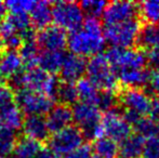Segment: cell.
Listing matches in <instances>:
<instances>
[{
  "mask_svg": "<svg viewBox=\"0 0 159 158\" xmlns=\"http://www.w3.org/2000/svg\"><path fill=\"white\" fill-rule=\"evenodd\" d=\"M104 28L98 20L88 19L79 28L71 32L67 38V47L70 53L81 57L94 56L105 47Z\"/></svg>",
  "mask_w": 159,
  "mask_h": 158,
  "instance_id": "6da1fadb",
  "label": "cell"
},
{
  "mask_svg": "<svg viewBox=\"0 0 159 158\" xmlns=\"http://www.w3.org/2000/svg\"><path fill=\"white\" fill-rule=\"evenodd\" d=\"M87 78L100 91H111L117 88L118 77L106 55L98 54L87 62Z\"/></svg>",
  "mask_w": 159,
  "mask_h": 158,
  "instance_id": "7a4b0ae2",
  "label": "cell"
},
{
  "mask_svg": "<svg viewBox=\"0 0 159 158\" xmlns=\"http://www.w3.org/2000/svg\"><path fill=\"white\" fill-rule=\"evenodd\" d=\"M73 121L76 127L89 139L101 137V121L102 115L98 106L91 103L77 102L71 108Z\"/></svg>",
  "mask_w": 159,
  "mask_h": 158,
  "instance_id": "3957f363",
  "label": "cell"
},
{
  "mask_svg": "<svg viewBox=\"0 0 159 158\" xmlns=\"http://www.w3.org/2000/svg\"><path fill=\"white\" fill-rule=\"evenodd\" d=\"M59 86L60 81L54 75L48 74L38 66L22 70V89L40 92L54 101Z\"/></svg>",
  "mask_w": 159,
  "mask_h": 158,
  "instance_id": "277c9868",
  "label": "cell"
},
{
  "mask_svg": "<svg viewBox=\"0 0 159 158\" xmlns=\"http://www.w3.org/2000/svg\"><path fill=\"white\" fill-rule=\"evenodd\" d=\"M84 135L77 127L70 126L66 129L55 132L49 138V150L52 151L57 157H67L84 146Z\"/></svg>",
  "mask_w": 159,
  "mask_h": 158,
  "instance_id": "5b68a950",
  "label": "cell"
},
{
  "mask_svg": "<svg viewBox=\"0 0 159 158\" xmlns=\"http://www.w3.org/2000/svg\"><path fill=\"white\" fill-rule=\"evenodd\" d=\"M140 30V22L136 19L124 23L105 25L104 36L105 40L114 48L127 49L138 41Z\"/></svg>",
  "mask_w": 159,
  "mask_h": 158,
  "instance_id": "8992f818",
  "label": "cell"
},
{
  "mask_svg": "<svg viewBox=\"0 0 159 158\" xmlns=\"http://www.w3.org/2000/svg\"><path fill=\"white\" fill-rule=\"evenodd\" d=\"M107 60L115 70L116 74L132 70L146 68L147 60L144 52L131 48H114L111 47L106 54Z\"/></svg>",
  "mask_w": 159,
  "mask_h": 158,
  "instance_id": "52a82bcc",
  "label": "cell"
},
{
  "mask_svg": "<svg viewBox=\"0 0 159 158\" xmlns=\"http://www.w3.org/2000/svg\"><path fill=\"white\" fill-rule=\"evenodd\" d=\"M52 16L60 28L74 32L84 24V14L80 3L75 1H57L52 4Z\"/></svg>",
  "mask_w": 159,
  "mask_h": 158,
  "instance_id": "ba28073f",
  "label": "cell"
},
{
  "mask_svg": "<svg viewBox=\"0 0 159 158\" xmlns=\"http://www.w3.org/2000/svg\"><path fill=\"white\" fill-rule=\"evenodd\" d=\"M14 102L26 116H43L53 107V100L40 92L22 89L14 93Z\"/></svg>",
  "mask_w": 159,
  "mask_h": 158,
  "instance_id": "9c48e42d",
  "label": "cell"
},
{
  "mask_svg": "<svg viewBox=\"0 0 159 158\" xmlns=\"http://www.w3.org/2000/svg\"><path fill=\"white\" fill-rule=\"evenodd\" d=\"M120 102L126 112L140 117H149L155 99L141 88H128L120 95Z\"/></svg>",
  "mask_w": 159,
  "mask_h": 158,
  "instance_id": "30bf717a",
  "label": "cell"
},
{
  "mask_svg": "<svg viewBox=\"0 0 159 158\" xmlns=\"http://www.w3.org/2000/svg\"><path fill=\"white\" fill-rule=\"evenodd\" d=\"M131 124L125 116L116 111H111L102 117L101 121V137H106L116 143H121L131 135Z\"/></svg>",
  "mask_w": 159,
  "mask_h": 158,
  "instance_id": "8fae6325",
  "label": "cell"
},
{
  "mask_svg": "<svg viewBox=\"0 0 159 158\" xmlns=\"http://www.w3.org/2000/svg\"><path fill=\"white\" fill-rule=\"evenodd\" d=\"M139 7L132 1H114L107 4L103 20L105 25L124 23V22L136 20L139 15Z\"/></svg>",
  "mask_w": 159,
  "mask_h": 158,
  "instance_id": "7c38bea8",
  "label": "cell"
},
{
  "mask_svg": "<svg viewBox=\"0 0 159 158\" xmlns=\"http://www.w3.org/2000/svg\"><path fill=\"white\" fill-rule=\"evenodd\" d=\"M66 32L57 25H50L36 34V43L42 51H63L67 46Z\"/></svg>",
  "mask_w": 159,
  "mask_h": 158,
  "instance_id": "4fadbf2b",
  "label": "cell"
},
{
  "mask_svg": "<svg viewBox=\"0 0 159 158\" xmlns=\"http://www.w3.org/2000/svg\"><path fill=\"white\" fill-rule=\"evenodd\" d=\"M87 70V61L84 57L68 53L65 54L63 64L60 70V76L63 82L75 84L78 80L84 78Z\"/></svg>",
  "mask_w": 159,
  "mask_h": 158,
  "instance_id": "5bb4252c",
  "label": "cell"
},
{
  "mask_svg": "<svg viewBox=\"0 0 159 158\" xmlns=\"http://www.w3.org/2000/svg\"><path fill=\"white\" fill-rule=\"evenodd\" d=\"M46 122L50 133H55L71 126L73 113L71 108L64 104L53 105L46 117Z\"/></svg>",
  "mask_w": 159,
  "mask_h": 158,
  "instance_id": "9a60e30c",
  "label": "cell"
},
{
  "mask_svg": "<svg viewBox=\"0 0 159 158\" xmlns=\"http://www.w3.org/2000/svg\"><path fill=\"white\" fill-rule=\"evenodd\" d=\"M24 137L42 143L50 138V131L47 126L46 118L43 116H25L24 117L23 126H22Z\"/></svg>",
  "mask_w": 159,
  "mask_h": 158,
  "instance_id": "2e32d148",
  "label": "cell"
},
{
  "mask_svg": "<svg viewBox=\"0 0 159 158\" xmlns=\"http://www.w3.org/2000/svg\"><path fill=\"white\" fill-rule=\"evenodd\" d=\"M23 61L17 51L4 50L0 54V80L10 79L14 75L22 72Z\"/></svg>",
  "mask_w": 159,
  "mask_h": 158,
  "instance_id": "e0dca14e",
  "label": "cell"
},
{
  "mask_svg": "<svg viewBox=\"0 0 159 158\" xmlns=\"http://www.w3.org/2000/svg\"><path fill=\"white\" fill-rule=\"evenodd\" d=\"M30 19L33 28L43 29L50 26L53 21L52 3L48 1H35L32 10L30 11Z\"/></svg>",
  "mask_w": 159,
  "mask_h": 158,
  "instance_id": "ac0fdd59",
  "label": "cell"
},
{
  "mask_svg": "<svg viewBox=\"0 0 159 158\" xmlns=\"http://www.w3.org/2000/svg\"><path fill=\"white\" fill-rule=\"evenodd\" d=\"M24 117V114L14 101L0 105V126L17 131L22 129Z\"/></svg>",
  "mask_w": 159,
  "mask_h": 158,
  "instance_id": "d6986e66",
  "label": "cell"
},
{
  "mask_svg": "<svg viewBox=\"0 0 159 158\" xmlns=\"http://www.w3.org/2000/svg\"><path fill=\"white\" fill-rule=\"evenodd\" d=\"M65 57L63 51H41L38 56V67L50 75L60 73Z\"/></svg>",
  "mask_w": 159,
  "mask_h": 158,
  "instance_id": "ffe728a7",
  "label": "cell"
},
{
  "mask_svg": "<svg viewBox=\"0 0 159 158\" xmlns=\"http://www.w3.org/2000/svg\"><path fill=\"white\" fill-rule=\"evenodd\" d=\"M136 42L146 51L159 50V23H147L141 27Z\"/></svg>",
  "mask_w": 159,
  "mask_h": 158,
  "instance_id": "44dd1931",
  "label": "cell"
},
{
  "mask_svg": "<svg viewBox=\"0 0 159 158\" xmlns=\"http://www.w3.org/2000/svg\"><path fill=\"white\" fill-rule=\"evenodd\" d=\"M145 139L139 134H131L120 143L119 151L121 158H140L143 156Z\"/></svg>",
  "mask_w": 159,
  "mask_h": 158,
  "instance_id": "7402d4cb",
  "label": "cell"
},
{
  "mask_svg": "<svg viewBox=\"0 0 159 158\" xmlns=\"http://www.w3.org/2000/svg\"><path fill=\"white\" fill-rule=\"evenodd\" d=\"M42 148V144L27 137L19 138L13 150V158H34Z\"/></svg>",
  "mask_w": 159,
  "mask_h": 158,
  "instance_id": "603a6c76",
  "label": "cell"
},
{
  "mask_svg": "<svg viewBox=\"0 0 159 158\" xmlns=\"http://www.w3.org/2000/svg\"><path fill=\"white\" fill-rule=\"evenodd\" d=\"M149 72L146 68L132 70L117 74L118 81H120L125 87L128 88H141L147 84Z\"/></svg>",
  "mask_w": 159,
  "mask_h": 158,
  "instance_id": "cb8c5ba5",
  "label": "cell"
},
{
  "mask_svg": "<svg viewBox=\"0 0 159 158\" xmlns=\"http://www.w3.org/2000/svg\"><path fill=\"white\" fill-rule=\"evenodd\" d=\"M93 152L100 158H116L118 154L117 143L106 137H98L93 142Z\"/></svg>",
  "mask_w": 159,
  "mask_h": 158,
  "instance_id": "d4e9b609",
  "label": "cell"
},
{
  "mask_svg": "<svg viewBox=\"0 0 159 158\" xmlns=\"http://www.w3.org/2000/svg\"><path fill=\"white\" fill-rule=\"evenodd\" d=\"M76 89H77L78 99L80 102L84 103H91L94 104L98 100L100 90L90 81L88 78H81L76 82Z\"/></svg>",
  "mask_w": 159,
  "mask_h": 158,
  "instance_id": "484cf974",
  "label": "cell"
},
{
  "mask_svg": "<svg viewBox=\"0 0 159 158\" xmlns=\"http://www.w3.org/2000/svg\"><path fill=\"white\" fill-rule=\"evenodd\" d=\"M17 140L16 131L0 126V157L8 158L11 156Z\"/></svg>",
  "mask_w": 159,
  "mask_h": 158,
  "instance_id": "4316f807",
  "label": "cell"
},
{
  "mask_svg": "<svg viewBox=\"0 0 159 158\" xmlns=\"http://www.w3.org/2000/svg\"><path fill=\"white\" fill-rule=\"evenodd\" d=\"M38 50H39V48H38L37 43H36V39L24 41L23 46L20 49L19 53L21 55L22 61H23V65L26 70L37 67L38 56H39Z\"/></svg>",
  "mask_w": 159,
  "mask_h": 158,
  "instance_id": "83f0119b",
  "label": "cell"
},
{
  "mask_svg": "<svg viewBox=\"0 0 159 158\" xmlns=\"http://www.w3.org/2000/svg\"><path fill=\"white\" fill-rule=\"evenodd\" d=\"M136 134L141 135L145 140L159 135V124L151 117H141L133 124Z\"/></svg>",
  "mask_w": 159,
  "mask_h": 158,
  "instance_id": "f1b7e54d",
  "label": "cell"
},
{
  "mask_svg": "<svg viewBox=\"0 0 159 158\" xmlns=\"http://www.w3.org/2000/svg\"><path fill=\"white\" fill-rule=\"evenodd\" d=\"M55 100H59L61 104L67 106L70 104H76L78 100L76 84L70 82H60Z\"/></svg>",
  "mask_w": 159,
  "mask_h": 158,
  "instance_id": "f546056e",
  "label": "cell"
},
{
  "mask_svg": "<svg viewBox=\"0 0 159 158\" xmlns=\"http://www.w3.org/2000/svg\"><path fill=\"white\" fill-rule=\"evenodd\" d=\"M107 2L103 0H84L80 3L81 10L88 19L98 20V17L103 16L105 9L107 7Z\"/></svg>",
  "mask_w": 159,
  "mask_h": 158,
  "instance_id": "4dcf8cb0",
  "label": "cell"
},
{
  "mask_svg": "<svg viewBox=\"0 0 159 158\" xmlns=\"http://www.w3.org/2000/svg\"><path fill=\"white\" fill-rule=\"evenodd\" d=\"M7 19L10 21L15 30L19 34H21V36L34 29L28 13H10V15Z\"/></svg>",
  "mask_w": 159,
  "mask_h": 158,
  "instance_id": "1f68e13d",
  "label": "cell"
},
{
  "mask_svg": "<svg viewBox=\"0 0 159 158\" xmlns=\"http://www.w3.org/2000/svg\"><path fill=\"white\" fill-rule=\"evenodd\" d=\"M142 17L148 23H159V0H147L139 7Z\"/></svg>",
  "mask_w": 159,
  "mask_h": 158,
  "instance_id": "d6a6232c",
  "label": "cell"
},
{
  "mask_svg": "<svg viewBox=\"0 0 159 158\" xmlns=\"http://www.w3.org/2000/svg\"><path fill=\"white\" fill-rule=\"evenodd\" d=\"M117 102L118 99L114 92H111V91H100L95 105L98 106V108L101 112L104 111V112L108 113L111 112V111H115Z\"/></svg>",
  "mask_w": 159,
  "mask_h": 158,
  "instance_id": "836d02e7",
  "label": "cell"
},
{
  "mask_svg": "<svg viewBox=\"0 0 159 158\" xmlns=\"http://www.w3.org/2000/svg\"><path fill=\"white\" fill-rule=\"evenodd\" d=\"M35 1L30 0H10L6 2V6L10 13H28L32 10Z\"/></svg>",
  "mask_w": 159,
  "mask_h": 158,
  "instance_id": "e575fe53",
  "label": "cell"
},
{
  "mask_svg": "<svg viewBox=\"0 0 159 158\" xmlns=\"http://www.w3.org/2000/svg\"><path fill=\"white\" fill-rule=\"evenodd\" d=\"M143 156L144 158H159V135L145 140Z\"/></svg>",
  "mask_w": 159,
  "mask_h": 158,
  "instance_id": "d590c367",
  "label": "cell"
},
{
  "mask_svg": "<svg viewBox=\"0 0 159 158\" xmlns=\"http://www.w3.org/2000/svg\"><path fill=\"white\" fill-rule=\"evenodd\" d=\"M149 92L159 100V68H155L153 72H149L148 80H147Z\"/></svg>",
  "mask_w": 159,
  "mask_h": 158,
  "instance_id": "8d00e7d4",
  "label": "cell"
},
{
  "mask_svg": "<svg viewBox=\"0 0 159 158\" xmlns=\"http://www.w3.org/2000/svg\"><path fill=\"white\" fill-rule=\"evenodd\" d=\"M14 101V92L7 84V82L0 80V105Z\"/></svg>",
  "mask_w": 159,
  "mask_h": 158,
  "instance_id": "74e56055",
  "label": "cell"
},
{
  "mask_svg": "<svg viewBox=\"0 0 159 158\" xmlns=\"http://www.w3.org/2000/svg\"><path fill=\"white\" fill-rule=\"evenodd\" d=\"M65 158H100V157L96 156L95 154H92V151H91V148L89 146L84 145Z\"/></svg>",
  "mask_w": 159,
  "mask_h": 158,
  "instance_id": "f35d334b",
  "label": "cell"
},
{
  "mask_svg": "<svg viewBox=\"0 0 159 158\" xmlns=\"http://www.w3.org/2000/svg\"><path fill=\"white\" fill-rule=\"evenodd\" d=\"M145 55H146L147 63L155 66L156 68H159V50L146 51Z\"/></svg>",
  "mask_w": 159,
  "mask_h": 158,
  "instance_id": "ab89813d",
  "label": "cell"
},
{
  "mask_svg": "<svg viewBox=\"0 0 159 158\" xmlns=\"http://www.w3.org/2000/svg\"><path fill=\"white\" fill-rule=\"evenodd\" d=\"M34 158H59V157L52 151L49 150L48 147H42Z\"/></svg>",
  "mask_w": 159,
  "mask_h": 158,
  "instance_id": "60d3db41",
  "label": "cell"
},
{
  "mask_svg": "<svg viewBox=\"0 0 159 158\" xmlns=\"http://www.w3.org/2000/svg\"><path fill=\"white\" fill-rule=\"evenodd\" d=\"M7 13H8V9H7L6 2L0 1V22L6 19Z\"/></svg>",
  "mask_w": 159,
  "mask_h": 158,
  "instance_id": "b9f144b4",
  "label": "cell"
},
{
  "mask_svg": "<svg viewBox=\"0 0 159 158\" xmlns=\"http://www.w3.org/2000/svg\"><path fill=\"white\" fill-rule=\"evenodd\" d=\"M1 52H2V51H1V50H0V54H1Z\"/></svg>",
  "mask_w": 159,
  "mask_h": 158,
  "instance_id": "7bdbcfd3",
  "label": "cell"
},
{
  "mask_svg": "<svg viewBox=\"0 0 159 158\" xmlns=\"http://www.w3.org/2000/svg\"><path fill=\"white\" fill-rule=\"evenodd\" d=\"M0 158H3V157H0Z\"/></svg>",
  "mask_w": 159,
  "mask_h": 158,
  "instance_id": "ee69618b",
  "label": "cell"
},
{
  "mask_svg": "<svg viewBox=\"0 0 159 158\" xmlns=\"http://www.w3.org/2000/svg\"><path fill=\"white\" fill-rule=\"evenodd\" d=\"M158 124H159V122H158Z\"/></svg>",
  "mask_w": 159,
  "mask_h": 158,
  "instance_id": "f6af8a7d",
  "label": "cell"
}]
</instances>
